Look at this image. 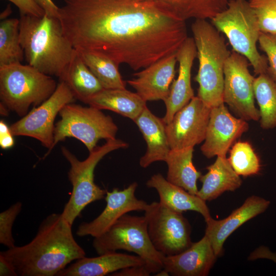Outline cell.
<instances>
[{
  "label": "cell",
  "instance_id": "cell-1",
  "mask_svg": "<svg viewBox=\"0 0 276 276\" xmlns=\"http://www.w3.org/2000/svg\"><path fill=\"white\" fill-rule=\"evenodd\" d=\"M58 19L78 51L95 52L134 71L176 53L186 21L136 0H62Z\"/></svg>",
  "mask_w": 276,
  "mask_h": 276
},
{
  "label": "cell",
  "instance_id": "cell-2",
  "mask_svg": "<svg viewBox=\"0 0 276 276\" xmlns=\"http://www.w3.org/2000/svg\"><path fill=\"white\" fill-rule=\"evenodd\" d=\"M72 226L62 213H52L42 221L30 242L0 254L12 264L18 275H57L70 263L86 255L74 239Z\"/></svg>",
  "mask_w": 276,
  "mask_h": 276
},
{
  "label": "cell",
  "instance_id": "cell-3",
  "mask_svg": "<svg viewBox=\"0 0 276 276\" xmlns=\"http://www.w3.org/2000/svg\"><path fill=\"white\" fill-rule=\"evenodd\" d=\"M20 41L28 64L58 77L64 74L75 49L65 35L58 18L21 15Z\"/></svg>",
  "mask_w": 276,
  "mask_h": 276
},
{
  "label": "cell",
  "instance_id": "cell-4",
  "mask_svg": "<svg viewBox=\"0 0 276 276\" xmlns=\"http://www.w3.org/2000/svg\"><path fill=\"white\" fill-rule=\"evenodd\" d=\"M191 30L197 49L199 67L194 80L197 97L212 108L224 103V67L231 54L225 39L206 19H195Z\"/></svg>",
  "mask_w": 276,
  "mask_h": 276
},
{
  "label": "cell",
  "instance_id": "cell-5",
  "mask_svg": "<svg viewBox=\"0 0 276 276\" xmlns=\"http://www.w3.org/2000/svg\"><path fill=\"white\" fill-rule=\"evenodd\" d=\"M57 85L51 76L29 64L0 66L1 102L20 117L47 100Z\"/></svg>",
  "mask_w": 276,
  "mask_h": 276
},
{
  "label": "cell",
  "instance_id": "cell-6",
  "mask_svg": "<svg viewBox=\"0 0 276 276\" xmlns=\"http://www.w3.org/2000/svg\"><path fill=\"white\" fill-rule=\"evenodd\" d=\"M128 145L119 139L106 141L89 152L84 160H79L65 147H62L63 155L68 162L70 169L68 178L72 186L70 198L61 213L64 218L72 225L82 210L90 203L105 198L106 192L94 182V171L99 162L109 152Z\"/></svg>",
  "mask_w": 276,
  "mask_h": 276
},
{
  "label": "cell",
  "instance_id": "cell-7",
  "mask_svg": "<svg viewBox=\"0 0 276 276\" xmlns=\"http://www.w3.org/2000/svg\"><path fill=\"white\" fill-rule=\"evenodd\" d=\"M211 20L227 37L233 51L247 59L256 74L267 73V58L261 55L257 48L261 32L248 1L229 0L227 8Z\"/></svg>",
  "mask_w": 276,
  "mask_h": 276
},
{
  "label": "cell",
  "instance_id": "cell-8",
  "mask_svg": "<svg viewBox=\"0 0 276 276\" xmlns=\"http://www.w3.org/2000/svg\"><path fill=\"white\" fill-rule=\"evenodd\" d=\"M93 246L99 255L120 249L134 252L145 261L152 274L163 269L165 256L153 246L145 216L125 214L105 233L94 238Z\"/></svg>",
  "mask_w": 276,
  "mask_h": 276
},
{
  "label": "cell",
  "instance_id": "cell-9",
  "mask_svg": "<svg viewBox=\"0 0 276 276\" xmlns=\"http://www.w3.org/2000/svg\"><path fill=\"white\" fill-rule=\"evenodd\" d=\"M59 114L61 119L55 124L53 143L45 156L57 143L67 137L80 141L89 152L97 147L100 140L116 139L117 125L110 116L98 108L71 103L66 104Z\"/></svg>",
  "mask_w": 276,
  "mask_h": 276
},
{
  "label": "cell",
  "instance_id": "cell-10",
  "mask_svg": "<svg viewBox=\"0 0 276 276\" xmlns=\"http://www.w3.org/2000/svg\"><path fill=\"white\" fill-rule=\"evenodd\" d=\"M144 212L150 239L164 256L180 254L192 245L191 225L182 213L155 201L148 204Z\"/></svg>",
  "mask_w": 276,
  "mask_h": 276
},
{
  "label": "cell",
  "instance_id": "cell-11",
  "mask_svg": "<svg viewBox=\"0 0 276 276\" xmlns=\"http://www.w3.org/2000/svg\"><path fill=\"white\" fill-rule=\"evenodd\" d=\"M247 59L233 51L224 67L223 103L245 121H259V110L255 104V77L250 74Z\"/></svg>",
  "mask_w": 276,
  "mask_h": 276
},
{
  "label": "cell",
  "instance_id": "cell-12",
  "mask_svg": "<svg viewBox=\"0 0 276 276\" xmlns=\"http://www.w3.org/2000/svg\"><path fill=\"white\" fill-rule=\"evenodd\" d=\"M75 99L67 85L60 81L54 93L45 101L10 126L13 136H26L39 141L51 148L54 141L55 118L60 110Z\"/></svg>",
  "mask_w": 276,
  "mask_h": 276
},
{
  "label": "cell",
  "instance_id": "cell-13",
  "mask_svg": "<svg viewBox=\"0 0 276 276\" xmlns=\"http://www.w3.org/2000/svg\"><path fill=\"white\" fill-rule=\"evenodd\" d=\"M211 110L197 96L179 110L166 124L171 149L194 147L204 141Z\"/></svg>",
  "mask_w": 276,
  "mask_h": 276
},
{
  "label": "cell",
  "instance_id": "cell-14",
  "mask_svg": "<svg viewBox=\"0 0 276 276\" xmlns=\"http://www.w3.org/2000/svg\"><path fill=\"white\" fill-rule=\"evenodd\" d=\"M138 186L136 182L119 190L113 189L106 192L105 197L106 205L103 211L90 222L79 224L76 234L79 237L91 236L98 237L107 231L122 216L133 211H145L148 203L137 199L135 192Z\"/></svg>",
  "mask_w": 276,
  "mask_h": 276
},
{
  "label": "cell",
  "instance_id": "cell-15",
  "mask_svg": "<svg viewBox=\"0 0 276 276\" xmlns=\"http://www.w3.org/2000/svg\"><path fill=\"white\" fill-rule=\"evenodd\" d=\"M248 128L246 121L233 116L224 103L212 107L201 151L208 158L226 156L234 143Z\"/></svg>",
  "mask_w": 276,
  "mask_h": 276
},
{
  "label": "cell",
  "instance_id": "cell-16",
  "mask_svg": "<svg viewBox=\"0 0 276 276\" xmlns=\"http://www.w3.org/2000/svg\"><path fill=\"white\" fill-rule=\"evenodd\" d=\"M176 53L168 55L133 74L126 82L145 102L163 100L168 97L175 74Z\"/></svg>",
  "mask_w": 276,
  "mask_h": 276
},
{
  "label": "cell",
  "instance_id": "cell-17",
  "mask_svg": "<svg viewBox=\"0 0 276 276\" xmlns=\"http://www.w3.org/2000/svg\"><path fill=\"white\" fill-rule=\"evenodd\" d=\"M270 201L252 195L247 197L239 208L223 219L217 220L212 217L206 221L205 235L209 238L216 256L223 252V244L227 238L240 226L262 214L268 208Z\"/></svg>",
  "mask_w": 276,
  "mask_h": 276
},
{
  "label": "cell",
  "instance_id": "cell-18",
  "mask_svg": "<svg viewBox=\"0 0 276 276\" xmlns=\"http://www.w3.org/2000/svg\"><path fill=\"white\" fill-rule=\"evenodd\" d=\"M196 57L197 49L194 38L188 37L176 52L178 75L173 81L169 95L164 101L166 113L163 119L166 124L195 97L191 85V71Z\"/></svg>",
  "mask_w": 276,
  "mask_h": 276
},
{
  "label": "cell",
  "instance_id": "cell-19",
  "mask_svg": "<svg viewBox=\"0 0 276 276\" xmlns=\"http://www.w3.org/2000/svg\"><path fill=\"white\" fill-rule=\"evenodd\" d=\"M217 258L209 238L204 234L182 252L165 256L163 269L174 276H205Z\"/></svg>",
  "mask_w": 276,
  "mask_h": 276
},
{
  "label": "cell",
  "instance_id": "cell-20",
  "mask_svg": "<svg viewBox=\"0 0 276 276\" xmlns=\"http://www.w3.org/2000/svg\"><path fill=\"white\" fill-rule=\"evenodd\" d=\"M145 264V261L137 255L111 252L79 259L56 276H103L127 267Z\"/></svg>",
  "mask_w": 276,
  "mask_h": 276
},
{
  "label": "cell",
  "instance_id": "cell-21",
  "mask_svg": "<svg viewBox=\"0 0 276 276\" xmlns=\"http://www.w3.org/2000/svg\"><path fill=\"white\" fill-rule=\"evenodd\" d=\"M147 144V150L140 158V165L146 168L153 163L165 161L171 150L166 133V124L147 106L133 121Z\"/></svg>",
  "mask_w": 276,
  "mask_h": 276
},
{
  "label": "cell",
  "instance_id": "cell-22",
  "mask_svg": "<svg viewBox=\"0 0 276 276\" xmlns=\"http://www.w3.org/2000/svg\"><path fill=\"white\" fill-rule=\"evenodd\" d=\"M146 185L156 190L159 197V202L169 209L179 213L187 211H195L203 216L205 222L211 218L205 201L171 183L161 174L153 175Z\"/></svg>",
  "mask_w": 276,
  "mask_h": 276
},
{
  "label": "cell",
  "instance_id": "cell-23",
  "mask_svg": "<svg viewBox=\"0 0 276 276\" xmlns=\"http://www.w3.org/2000/svg\"><path fill=\"white\" fill-rule=\"evenodd\" d=\"M206 169L208 172L199 178L202 187L196 195L205 201L217 198L225 191H234L242 185L240 176L226 156H217Z\"/></svg>",
  "mask_w": 276,
  "mask_h": 276
},
{
  "label": "cell",
  "instance_id": "cell-24",
  "mask_svg": "<svg viewBox=\"0 0 276 276\" xmlns=\"http://www.w3.org/2000/svg\"><path fill=\"white\" fill-rule=\"evenodd\" d=\"M155 5L171 16L183 21L212 19L224 10L229 0H136Z\"/></svg>",
  "mask_w": 276,
  "mask_h": 276
},
{
  "label": "cell",
  "instance_id": "cell-25",
  "mask_svg": "<svg viewBox=\"0 0 276 276\" xmlns=\"http://www.w3.org/2000/svg\"><path fill=\"white\" fill-rule=\"evenodd\" d=\"M83 103L98 108L114 111L134 121L146 106V102L136 93L125 89H104Z\"/></svg>",
  "mask_w": 276,
  "mask_h": 276
},
{
  "label": "cell",
  "instance_id": "cell-26",
  "mask_svg": "<svg viewBox=\"0 0 276 276\" xmlns=\"http://www.w3.org/2000/svg\"><path fill=\"white\" fill-rule=\"evenodd\" d=\"M193 147L171 149L165 162L168 166L167 180L196 195L197 181L201 174L193 163Z\"/></svg>",
  "mask_w": 276,
  "mask_h": 276
},
{
  "label": "cell",
  "instance_id": "cell-27",
  "mask_svg": "<svg viewBox=\"0 0 276 276\" xmlns=\"http://www.w3.org/2000/svg\"><path fill=\"white\" fill-rule=\"evenodd\" d=\"M60 81L65 82L75 98L82 102L103 89L76 50Z\"/></svg>",
  "mask_w": 276,
  "mask_h": 276
},
{
  "label": "cell",
  "instance_id": "cell-28",
  "mask_svg": "<svg viewBox=\"0 0 276 276\" xmlns=\"http://www.w3.org/2000/svg\"><path fill=\"white\" fill-rule=\"evenodd\" d=\"M254 90L259 107L261 127H276V82L267 74H260L255 78Z\"/></svg>",
  "mask_w": 276,
  "mask_h": 276
},
{
  "label": "cell",
  "instance_id": "cell-29",
  "mask_svg": "<svg viewBox=\"0 0 276 276\" xmlns=\"http://www.w3.org/2000/svg\"><path fill=\"white\" fill-rule=\"evenodd\" d=\"M77 51V50H76ZM83 61L104 89H125L124 81L119 71V65L100 54L77 51Z\"/></svg>",
  "mask_w": 276,
  "mask_h": 276
},
{
  "label": "cell",
  "instance_id": "cell-30",
  "mask_svg": "<svg viewBox=\"0 0 276 276\" xmlns=\"http://www.w3.org/2000/svg\"><path fill=\"white\" fill-rule=\"evenodd\" d=\"M24 57L20 41L19 19L3 20L0 24V66L20 63Z\"/></svg>",
  "mask_w": 276,
  "mask_h": 276
},
{
  "label": "cell",
  "instance_id": "cell-31",
  "mask_svg": "<svg viewBox=\"0 0 276 276\" xmlns=\"http://www.w3.org/2000/svg\"><path fill=\"white\" fill-rule=\"evenodd\" d=\"M228 160L239 176H249L259 173L261 169L259 158L247 142L236 143L229 151Z\"/></svg>",
  "mask_w": 276,
  "mask_h": 276
},
{
  "label": "cell",
  "instance_id": "cell-32",
  "mask_svg": "<svg viewBox=\"0 0 276 276\" xmlns=\"http://www.w3.org/2000/svg\"><path fill=\"white\" fill-rule=\"evenodd\" d=\"M261 32L276 35V0H248Z\"/></svg>",
  "mask_w": 276,
  "mask_h": 276
},
{
  "label": "cell",
  "instance_id": "cell-33",
  "mask_svg": "<svg viewBox=\"0 0 276 276\" xmlns=\"http://www.w3.org/2000/svg\"><path fill=\"white\" fill-rule=\"evenodd\" d=\"M22 203L18 201L0 213V243L7 248L15 246L12 235V227L22 210Z\"/></svg>",
  "mask_w": 276,
  "mask_h": 276
},
{
  "label": "cell",
  "instance_id": "cell-34",
  "mask_svg": "<svg viewBox=\"0 0 276 276\" xmlns=\"http://www.w3.org/2000/svg\"><path fill=\"white\" fill-rule=\"evenodd\" d=\"M268 61L267 74L276 82V35L261 32L258 41Z\"/></svg>",
  "mask_w": 276,
  "mask_h": 276
},
{
  "label": "cell",
  "instance_id": "cell-35",
  "mask_svg": "<svg viewBox=\"0 0 276 276\" xmlns=\"http://www.w3.org/2000/svg\"><path fill=\"white\" fill-rule=\"evenodd\" d=\"M15 5L21 15L42 17L44 11L34 0H8Z\"/></svg>",
  "mask_w": 276,
  "mask_h": 276
},
{
  "label": "cell",
  "instance_id": "cell-36",
  "mask_svg": "<svg viewBox=\"0 0 276 276\" xmlns=\"http://www.w3.org/2000/svg\"><path fill=\"white\" fill-rule=\"evenodd\" d=\"M152 274L146 265H137L124 268L112 273L113 276H148Z\"/></svg>",
  "mask_w": 276,
  "mask_h": 276
},
{
  "label": "cell",
  "instance_id": "cell-37",
  "mask_svg": "<svg viewBox=\"0 0 276 276\" xmlns=\"http://www.w3.org/2000/svg\"><path fill=\"white\" fill-rule=\"evenodd\" d=\"M13 135L11 132L10 126L3 120L0 121V146L4 150L9 149L14 145Z\"/></svg>",
  "mask_w": 276,
  "mask_h": 276
},
{
  "label": "cell",
  "instance_id": "cell-38",
  "mask_svg": "<svg viewBox=\"0 0 276 276\" xmlns=\"http://www.w3.org/2000/svg\"><path fill=\"white\" fill-rule=\"evenodd\" d=\"M258 259H270L276 263V252H272L265 246H260L254 250L248 257V260L249 261Z\"/></svg>",
  "mask_w": 276,
  "mask_h": 276
},
{
  "label": "cell",
  "instance_id": "cell-39",
  "mask_svg": "<svg viewBox=\"0 0 276 276\" xmlns=\"http://www.w3.org/2000/svg\"><path fill=\"white\" fill-rule=\"evenodd\" d=\"M48 15L58 18V7L52 0H34Z\"/></svg>",
  "mask_w": 276,
  "mask_h": 276
},
{
  "label": "cell",
  "instance_id": "cell-40",
  "mask_svg": "<svg viewBox=\"0 0 276 276\" xmlns=\"http://www.w3.org/2000/svg\"><path fill=\"white\" fill-rule=\"evenodd\" d=\"M0 275H18L12 264L1 254H0Z\"/></svg>",
  "mask_w": 276,
  "mask_h": 276
},
{
  "label": "cell",
  "instance_id": "cell-41",
  "mask_svg": "<svg viewBox=\"0 0 276 276\" xmlns=\"http://www.w3.org/2000/svg\"><path fill=\"white\" fill-rule=\"evenodd\" d=\"M11 8L9 5H8L7 8L1 13V19L3 20L7 19V17L11 14Z\"/></svg>",
  "mask_w": 276,
  "mask_h": 276
},
{
  "label": "cell",
  "instance_id": "cell-42",
  "mask_svg": "<svg viewBox=\"0 0 276 276\" xmlns=\"http://www.w3.org/2000/svg\"><path fill=\"white\" fill-rule=\"evenodd\" d=\"M1 114L3 116H7L8 114V111L9 110L7 107L1 102L0 104Z\"/></svg>",
  "mask_w": 276,
  "mask_h": 276
}]
</instances>
